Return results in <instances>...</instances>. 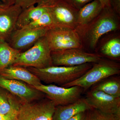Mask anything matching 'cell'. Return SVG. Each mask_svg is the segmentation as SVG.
Masks as SVG:
<instances>
[{
	"instance_id": "1",
	"label": "cell",
	"mask_w": 120,
	"mask_h": 120,
	"mask_svg": "<svg viewBox=\"0 0 120 120\" xmlns=\"http://www.w3.org/2000/svg\"><path fill=\"white\" fill-rule=\"evenodd\" d=\"M91 63L74 66H54L43 68L27 67V69L37 76L41 82L48 84L60 86L75 81L82 76L92 67Z\"/></svg>"
},
{
	"instance_id": "2",
	"label": "cell",
	"mask_w": 120,
	"mask_h": 120,
	"mask_svg": "<svg viewBox=\"0 0 120 120\" xmlns=\"http://www.w3.org/2000/svg\"><path fill=\"white\" fill-rule=\"evenodd\" d=\"M116 14L112 7L103 8L100 14L80 34V38H85L89 46L94 49L103 35L118 28Z\"/></svg>"
},
{
	"instance_id": "3",
	"label": "cell",
	"mask_w": 120,
	"mask_h": 120,
	"mask_svg": "<svg viewBox=\"0 0 120 120\" xmlns=\"http://www.w3.org/2000/svg\"><path fill=\"white\" fill-rule=\"evenodd\" d=\"M94 64L81 77L61 87L68 88L78 86L86 91L103 80L120 73V65L116 62L101 59Z\"/></svg>"
},
{
	"instance_id": "4",
	"label": "cell",
	"mask_w": 120,
	"mask_h": 120,
	"mask_svg": "<svg viewBox=\"0 0 120 120\" xmlns=\"http://www.w3.org/2000/svg\"><path fill=\"white\" fill-rule=\"evenodd\" d=\"M51 52L45 37H42L32 47L20 53L12 65L37 68L53 66Z\"/></svg>"
},
{
	"instance_id": "5",
	"label": "cell",
	"mask_w": 120,
	"mask_h": 120,
	"mask_svg": "<svg viewBox=\"0 0 120 120\" xmlns=\"http://www.w3.org/2000/svg\"><path fill=\"white\" fill-rule=\"evenodd\" d=\"M52 52L72 49H82V39L75 29L53 26L45 36Z\"/></svg>"
},
{
	"instance_id": "6",
	"label": "cell",
	"mask_w": 120,
	"mask_h": 120,
	"mask_svg": "<svg viewBox=\"0 0 120 120\" xmlns=\"http://www.w3.org/2000/svg\"><path fill=\"white\" fill-rule=\"evenodd\" d=\"M33 87L43 93L56 107L74 103L82 98L84 91L82 88L78 86L65 88L55 84L45 85L42 84Z\"/></svg>"
},
{
	"instance_id": "7",
	"label": "cell",
	"mask_w": 120,
	"mask_h": 120,
	"mask_svg": "<svg viewBox=\"0 0 120 120\" xmlns=\"http://www.w3.org/2000/svg\"><path fill=\"white\" fill-rule=\"evenodd\" d=\"M53 66L74 67L87 63H95L102 59L98 54L84 52L82 49H72L51 52Z\"/></svg>"
},
{
	"instance_id": "8",
	"label": "cell",
	"mask_w": 120,
	"mask_h": 120,
	"mask_svg": "<svg viewBox=\"0 0 120 120\" xmlns=\"http://www.w3.org/2000/svg\"><path fill=\"white\" fill-rule=\"evenodd\" d=\"M56 106L47 98L32 102L23 103L17 120H52Z\"/></svg>"
},
{
	"instance_id": "9",
	"label": "cell",
	"mask_w": 120,
	"mask_h": 120,
	"mask_svg": "<svg viewBox=\"0 0 120 120\" xmlns=\"http://www.w3.org/2000/svg\"><path fill=\"white\" fill-rule=\"evenodd\" d=\"M45 7L52 17L54 26L75 30L79 11L61 0H56Z\"/></svg>"
},
{
	"instance_id": "10",
	"label": "cell",
	"mask_w": 120,
	"mask_h": 120,
	"mask_svg": "<svg viewBox=\"0 0 120 120\" xmlns=\"http://www.w3.org/2000/svg\"><path fill=\"white\" fill-rule=\"evenodd\" d=\"M0 87L17 97L22 104L40 100L45 96L42 92L24 82L7 79L0 75Z\"/></svg>"
},
{
	"instance_id": "11",
	"label": "cell",
	"mask_w": 120,
	"mask_h": 120,
	"mask_svg": "<svg viewBox=\"0 0 120 120\" xmlns=\"http://www.w3.org/2000/svg\"><path fill=\"white\" fill-rule=\"evenodd\" d=\"M85 98L91 108L105 113L120 116V97H113L101 91L90 90Z\"/></svg>"
},
{
	"instance_id": "12",
	"label": "cell",
	"mask_w": 120,
	"mask_h": 120,
	"mask_svg": "<svg viewBox=\"0 0 120 120\" xmlns=\"http://www.w3.org/2000/svg\"><path fill=\"white\" fill-rule=\"evenodd\" d=\"M49 28L16 29L12 32L7 42L12 48L22 52V50L30 49L39 39L45 37Z\"/></svg>"
},
{
	"instance_id": "13",
	"label": "cell",
	"mask_w": 120,
	"mask_h": 120,
	"mask_svg": "<svg viewBox=\"0 0 120 120\" xmlns=\"http://www.w3.org/2000/svg\"><path fill=\"white\" fill-rule=\"evenodd\" d=\"M22 11L20 7L14 5L0 9V39L8 41L16 30L17 19Z\"/></svg>"
},
{
	"instance_id": "14",
	"label": "cell",
	"mask_w": 120,
	"mask_h": 120,
	"mask_svg": "<svg viewBox=\"0 0 120 120\" xmlns=\"http://www.w3.org/2000/svg\"><path fill=\"white\" fill-rule=\"evenodd\" d=\"M103 8L99 0H93L78 11L75 30L79 35L100 14Z\"/></svg>"
},
{
	"instance_id": "15",
	"label": "cell",
	"mask_w": 120,
	"mask_h": 120,
	"mask_svg": "<svg viewBox=\"0 0 120 120\" xmlns=\"http://www.w3.org/2000/svg\"><path fill=\"white\" fill-rule=\"evenodd\" d=\"M0 75L7 79L22 81L32 87L42 84L39 79L26 68L21 66L12 65L3 69L0 70Z\"/></svg>"
},
{
	"instance_id": "16",
	"label": "cell",
	"mask_w": 120,
	"mask_h": 120,
	"mask_svg": "<svg viewBox=\"0 0 120 120\" xmlns=\"http://www.w3.org/2000/svg\"><path fill=\"white\" fill-rule=\"evenodd\" d=\"M91 108L85 98H81L69 105L56 106L52 120H68L77 114L86 112Z\"/></svg>"
},
{
	"instance_id": "17",
	"label": "cell",
	"mask_w": 120,
	"mask_h": 120,
	"mask_svg": "<svg viewBox=\"0 0 120 120\" xmlns=\"http://www.w3.org/2000/svg\"><path fill=\"white\" fill-rule=\"evenodd\" d=\"M22 104L17 97L0 87V114L7 115L18 112Z\"/></svg>"
},
{
	"instance_id": "18",
	"label": "cell",
	"mask_w": 120,
	"mask_h": 120,
	"mask_svg": "<svg viewBox=\"0 0 120 120\" xmlns=\"http://www.w3.org/2000/svg\"><path fill=\"white\" fill-rule=\"evenodd\" d=\"M47 11L45 6L34 5L24 9L17 19L16 30L21 29L38 19Z\"/></svg>"
},
{
	"instance_id": "19",
	"label": "cell",
	"mask_w": 120,
	"mask_h": 120,
	"mask_svg": "<svg viewBox=\"0 0 120 120\" xmlns=\"http://www.w3.org/2000/svg\"><path fill=\"white\" fill-rule=\"evenodd\" d=\"M90 90L102 91L113 97H120V79L118 76L108 77L91 87Z\"/></svg>"
},
{
	"instance_id": "20",
	"label": "cell",
	"mask_w": 120,
	"mask_h": 120,
	"mask_svg": "<svg viewBox=\"0 0 120 120\" xmlns=\"http://www.w3.org/2000/svg\"><path fill=\"white\" fill-rule=\"evenodd\" d=\"M21 52L12 48L7 41L0 39V70L12 65Z\"/></svg>"
},
{
	"instance_id": "21",
	"label": "cell",
	"mask_w": 120,
	"mask_h": 120,
	"mask_svg": "<svg viewBox=\"0 0 120 120\" xmlns=\"http://www.w3.org/2000/svg\"><path fill=\"white\" fill-rule=\"evenodd\" d=\"M101 53L111 58H116L120 56V39L114 38L107 41L101 47Z\"/></svg>"
},
{
	"instance_id": "22",
	"label": "cell",
	"mask_w": 120,
	"mask_h": 120,
	"mask_svg": "<svg viewBox=\"0 0 120 120\" xmlns=\"http://www.w3.org/2000/svg\"><path fill=\"white\" fill-rule=\"evenodd\" d=\"M53 26H54L52 17L47 10L38 19L22 28L29 30H36L50 28Z\"/></svg>"
},
{
	"instance_id": "23",
	"label": "cell",
	"mask_w": 120,
	"mask_h": 120,
	"mask_svg": "<svg viewBox=\"0 0 120 120\" xmlns=\"http://www.w3.org/2000/svg\"><path fill=\"white\" fill-rule=\"evenodd\" d=\"M85 120H120V116L105 113L91 108L87 111Z\"/></svg>"
},
{
	"instance_id": "24",
	"label": "cell",
	"mask_w": 120,
	"mask_h": 120,
	"mask_svg": "<svg viewBox=\"0 0 120 120\" xmlns=\"http://www.w3.org/2000/svg\"><path fill=\"white\" fill-rule=\"evenodd\" d=\"M61 0L65 2L73 8L79 11L84 5L93 0Z\"/></svg>"
},
{
	"instance_id": "25",
	"label": "cell",
	"mask_w": 120,
	"mask_h": 120,
	"mask_svg": "<svg viewBox=\"0 0 120 120\" xmlns=\"http://www.w3.org/2000/svg\"><path fill=\"white\" fill-rule=\"evenodd\" d=\"M37 1V0H16L15 5L19 6L23 10L34 5Z\"/></svg>"
},
{
	"instance_id": "26",
	"label": "cell",
	"mask_w": 120,
	"mask_h": 120,
	"mask_svg": "<svg viewBox=\"0 0 120 120\" xmlns=\"http://www.w3.org/2000/svg\"><path fill=\"white\" fill-rule=\"evenodd\" d=\"M111 7L116 14L120 15V0H110Z\"/></svg>"
},
{
	"instance_id": "27",
	"label": "cell",
	"mask_w": 120,
	"mask_h": 120,
	"mask_svg": "<svg viewBox=\"0 0 120 120\" xmlns=\"http://www.w3.org/2000/svg\"><path fill=\"white\" fill-rule=\"evenodd\" d=\"M18 112H15L7 115L0 114V120H17Z\"/></svg>"
},
{
	"instance_id": "28",
	"label": "cell",
	"mask_w": 120,
	"mask_h": 120,
	"mask_svg": "<svg viewBox=\"0 0 120 120\" xmlns=\"http://www.w3.org/2000/svg\"><path fill=\"white\" fill-rule=\"evenodd\" d=\"M16 0H0V8H7L15 4Z\"/></svg>"
},
{
	"instance_id": "29",
	"label": "cell",
	"mask_w": 120,
	"mask_h": 120,
	"mask_svg": "<svg viewBox=\"0 0 120 120\" xmlns=\"http://www.w3.org/2000/svg\"><path fill=\"white\" fill-rule=\"evenodd\" d=\"M87 111L77 114L68 120H85Z\"/></svg>"
},
{
	"instance_id": "30",
	"label": "cell",
	"mask_w": 120,
	"mask_h": 120,
	"mask_svg": "<svg viewBox=\"0 0 120 120\" xmlns=\"http://www.w3.org/2000/svg\"><path fill=\"white\" fill-rule=\"evenodd\" d=\"M56 0H37V5L45 6L49 4Z\"/></svg>"
},
{
	"instance_id": "31",
	"label": "cell",
	"mask_w": 120,
	"mask_h": 120,
	"mask_svg": "<svg viewBox=\"0 0 120 120\" xmlns=\"http://www.w3.org/2000/svg\"><path fill=\"white\" fill-rule=\"evenodd\" d=\"M103 8L111 7L110 0H99Z\"/></svg>"
},
{
	"instance_id": "32",
	"label": "cell",
	"mask_w": 120,
	"mask_h": 120,
	"mask_svg": "<svg viewBox=\"0 0 120 120\" xmlns=\"http://www.w3.org/2000/svg\"><path fill=\"white\" fill-rule=\"evenodd\" d=\"M1 8H0V9Z\"/></svg>"
}]
</instances>
